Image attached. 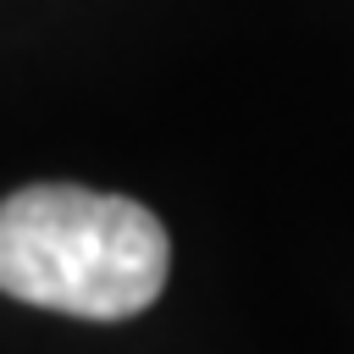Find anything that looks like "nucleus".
<instances>
[{
  "mask_svg": "<svg viewBox=\"0 0 354 354\" xmlns=\"http://www.w3.org/2000/svg\"><path fill=\"white\" fill-rule=\"evenodd\" d=\"M166 227L122 194L33 183L0 199V293L83 315L127 321L166 288Z\"/></svg>",
  "mask_w": 354,
  "mask_h": 354,
  "instance_id": "nucleus-1",
  "label": "nucleus"
}]
</instances>
